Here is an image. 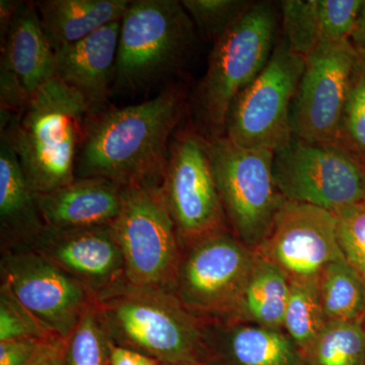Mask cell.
I'll return each instance as SVG.
<instances>
[{
	"label": "cell",
	"instance_id": "1",
	"mask_svg": "<svg viewBox=\"0 0 365 365\" xmlns=\"http://www.w3.org/2000/svg\"><path fill=\"white\" fill-rule=\"evenodd\" d=\"M184 93L170 86L140 104L88 118L76 178H102L123 187L160 185Z\"/></svg>",
	"mask_w": 365,
	"mask_h": 365
},
{
	"label": "cell",
	"instance_id": "2",
	"mask_svg": "<svg viewBox=\"0 0 365 365\" xmlns=\"http://www.w3.org/2000/svg\"><path fill=\"white\" fill-rule=\"evenodd\" d=\"M91 116L85 98L56 76L16 114L1 113V135L11 141L34 193H48L76 179Z\"/></svg>",
	"mask_w": 365,
	"mask_h": 365
},
{
	"label": "cell",
	"instance_id": "3",
	"mask_svg": "<svg viewBox=\"0 0 365 365\" xmlns=\"http://www.w3.org/2000/svg\"><path fill=\"white\" fill-rule=\"evenodd\" d=\"M95 302L113 343L162 365L206 364L204 326L170 290L122 279L96 294Z\"/></svg>",
	"mask_w": 365,
	"mask_h": 365
},
{
	"label": "cell",
	"instance_id": "4",
	"mask_svg": "<svg viewBox=\"0 0 365 365\" xmlns=\"http://www.w3.org/2000/svg\"><path fill=\"white\" fill-rule=\"evenodd\" d=\"M277 21L272 2H252L215 41L196 93L197 113L208 138L225 135L230 105L267 66L275 48Z\"/></svg>",
	"mask_w": 365,
	"mask_h": 365
},
{
	"label": "cell",
	"instance_id": "5",
	"mask_svg": "<svg viewBox=\"0 0 365 365\" xmlns=\"http://www.w3.org/2000/svg\"><path fill=\"white\" fill-rule=\"evenodd\" d=\"M181 1H130L121 20L114 90L136 93L182 66L195 39Z\"/></svg>",
	"mask_w": 365,
	"mask_h": 365
},
{
	"label": "cell",
	"instance_id": "6",
	"mask_svg": "<svg viewBox=\"0 0 365 365\" xmlns=\"http://www.w3.org/2000/svg\"><path fill=\"white\" fill-rule=\"evenodd\" d=\"M207 146L232 234L256 250L287 200L274 180V151L242 148L225 135L207 137Z\"/></svg>",
	"mask_w": 365,
	"mask_h": 365
},
{
	"label": "cell",
	"instance_id": "7",
	"mask_svg": "<svg viewBox=\"0 0 365 365\" xmlns=\"http://www.w3.org/2000/svg\"><path fill=\"white\" fill-rule=\"evenodd\" d=\"M124 258V279L172 292L180 239L160 185L125 187L121 212L111 225Z\"/></svg>",
	"mask_w": 365,
	"mask_h": 365
},
{
	"label": "cell",
	"instance_id": "8",
	"mask_svg": "<svg viewBox=\"0 0 365 365\" xmlns=\"http://www.w3.org/2000/svg\"><path fill=\"white\" fill-rule=\"evenodd\" d=\"M187 246L190 249L180 260L174 294L199 319L232 322L256 263V252L227 228Z\"/></svg>",
	"mask_w": 365,
	"mask_h": 365
},
{
	"label": "cell",
	"instance_id": "9",
	"mask_svg": "<svg viewBox=\"0 0 365 365\" xmlns=\"http://www.w3.org/2000/svg\"><path fill=\"white\" fill-rule=\"evenodd\" d=\"M304 66L306 58L281 40L265 68L230 105L225 136L252 150L275 151L287 143L294 136L292 103Z\"/></svg>",
	"mask_w": 365,
	"mask_h": 365
},
{
	"label": "cell",
	"instance_id": "10",
	"mask_svg": "<svg viewBox=\"0 0 365 365\" xmlns=\"http://www.w3.org/2000/svg\"><path fill=\"white\" fill-rule=\"evenodd\" d=\"M273 176L288 201L335 212L365 200V167L338 143L292 136L274 151Z\"/></svg>",
	"mask_w": 365,
	"mask_h": 365
},
{
	"label": "cell",
	"instance_id": "11",
	"mask_svg": "<svg viewBox=\"0 0 365 365\" xmlns=\"http://www.w3.org/2000/svg\"><path fill=\"white\" fill-rule=\"evenodd\" d=\"M1 261V287L48 333L66 339L95 294L26 245L9 247Z\"/></svg>",
	"mask_w": 365,
	"mask_h": 365
},
{
	"label": "cell",
	"instance_id": "12",
	"mask_svg": "<svg viewBox=\"0 0 365 365\" xmlns=\"http://www.w3.org/2000/svg\"><path fill=\"white\" fill-rule=\"evenodd\" d=\"M177 134L170 145L160 187L180 242L189 245L225 228L227 217L207 138L190 129Z\"/></svg>",
	"mask_w": 365,
	"mask_h": 365
},
{
	"label": "cell",
	"instance_id": "13",
	"mask_svg": "<svg viewBox=\"0 0 365 365\" xmlns=\"http://www.w3.org/2000/svg\"><path fill=\"white\" fill-rule=\"evenodd\" d=\"M356 57L357 49L351 40L322 42L307 57L292 103L294 136L309 143H338Z\"/></svg>",
	"mask_w": 365,
	"mask_h": 365
},
{
	"label": "cell",
	"instance_id": "14",
	"mask_svg": "<svg viewBox=\"0 0 365 365\" xmlns=\"http://www.w3.org/2000/svg\"><path fill=\"white\" fill-rule=\"evenodd\" d=\"M255 252L279 268L289 282L316 279L329 264L345 259L335 213L288 200Z\"/></svg>",
	"mask_w": 365,
	"mask_h": 365
},
{
	"label": "cell",
	"instance_id": "15",
	"mask_svg": "<svg viewBox=\"0 0 365 365\" xmlns=\"http://www.w3.org/2000/svg\"><path fill=\"white\" fill-rule=\"evenodd\" d=\"M26 246L95 295L119 282L124 276L123 254L111 225L83 230H58L45 225Z\"/></svg>",
	"mask_w": 365,
	"mask_h": 365
},
{
	"label": "cell",
	"instance_id": "16",
	"mask_svg": "<svg viewBox=\"0 0 365 365\" xmlns=\"http://www.w3.org/2000/svg\"><path fill=\"white\" fill-rule=\"evenodd\" d=\"M121 21L55 51V76L78 91L91 116L102 111L114 88Z\"/></svg>",
	"mask_w": 365,
	"mask_h": 365
},
{
	"label": "cell",
	"instance_id": "17",
	"mask_svg": "<svg viewBox=\"0 0 365 365\" xmlns=\"http://www.w3.org/2000/svg\"><path fill=\"white\" fill-rule=\"evenodd\" d=\"M123 187L102 178H76L44 194H36L46 227L58 230L107 227L123 204Z\"/></svg>",
	"mask_w": 365,
	"mask_h": 365
},
{
	"label": "cell",
	"instance_id": "18",
	"mask_svg": "<svg viewBox=\"0 0 365 365\" xmlns=\"http://www.w3.org/2000/svg\"><path fill=\"white\" fill-rule=\"evenodd\" d=\"M4 37L1 76L11 78L30 98L55 76V51L35 2H19Z\"/></svg>",
	"mask_w": 365,
	"mask_h": 365
},
{
	"label": "cell",
	"instance_id": "19",
	"mask_svg": "<svg viewBox=\"0 0 365 365\" xmlns=\"http://www.w3.org/2000/svg\"><path fill=\"white\" fill-rule=\"evenodd\" d=\"M0 225L2 241L9 247L29 244L45 227L36 194L11 141L4 135L0 143Z\"/></svg>",
	"mask_w": 365,
	"mask_h": 365
},
{
	"label": "cell",
	"instance_id": "20",
	"mask_svg": "<svg viewBox=\"0 0 365 365\" xmlns=\"http://www.w3.org/2000/svg\"><path fill=\"white\" fill-rule=\"evenodd\" d=\"M225 323L204 326V331L217 338L220 351L232 365H309L282 330L242 322Z\"/></svg>",
	"mask_w": 365,
	"mask_h": 365
},
{
	"label": "cell",
	"instance_id": "21",
	"mask_svg": "<svg viewBox=\"0 0 365 365\" xmlns=\"http://www.w3.org/2000/svg\"><path fill=\"white\" fill-rule=\"evenodd\" d=\"M129 4L128 0H43L35 6L43 30L56 51L121 21Z\"/></svg>",
	"mask_w": 365,
	"mask_h": 365
},
{
	"label": "cell",
	"instance_id": "22",
	"mask_svg": "<svg viewBox=\"0 0 365 365\" xmlns=\"http://www.w3.org/2000/svg\"><path fill=\"white\" fill-rule=\"evenodd\" d=\"M289 294L290 282L285 274L257 255L232 322H251L265 328L282 330Z\"/></svg>",
	"mask_w": 365,
	"mask_h": 365
},
{
	"label": "cell",
	"instance_id": "23",
	"mask_svg": "<svg viewBox=\"0 0 365 365\" xmlns=\"http://www.w3.org/2000/svg\"><path fill=\"white\" fill-rule=\"evenodd\" d=\"M319 287L327 323L365 319V282L345 259L322 271Z\"/></svg>",
	"mask_w": 365,
	"mask_h": 365
},
{
	"label": "cell",
	"instance_id": "24",
	"mask_svg": "<svg viewBox=\"0 0 365 365\" xmlns=\"http://www.w3.org/2000/svg\"><path fill=\"white\" fill-rule=\"evenodd\" d=\"M326 324L319 278L292 281L283 329L307 360Z\"/></svg>",
	"mask_w": 365,
	"mask_h": 365
},
{
	"label": "cell",
	"instance_id": "25",
	"mask_svg": "<svg viewBox=\"0 0 365 365\" xmlns=\"http://www.w3.org/2000/svg\"><path fill=\"white\" fill-rule=\"evenodd\" d=\"M307 361L309 365H364V319L328 322Z\"/></svg>",
	"mask_w": 365,
	"mask_h": 365
},
{
	"label": "cell",
	"instance_id": "26",
	"mask_svg": "<svg viewBox=\"0 0 365 365\" xmlns=\"http://www.w3.org/2000/svg\"><path fill=\"white\" fill-rule=\"evenodd\" d=\"M112 344L93 300L66 338L64 365H109Z\"/></svg>",
	"mask_w": 365,
	"mask_h": 365
},
{
	"label": "cell",
	"instance_id": "27",
	"mask_svg": "<svg viewBox=\"0 0 365 365\" xmlns=\"http://www.w3.org/2000/svg\"><path fill=\"white\" fill-rule=\"evenodd\" d=\"M337 143L365 167V52L362 50L357 49Z\"/></svg>",
	"mask_w": 365,
	"mask_h": 365
},
{
	"label": "cell",
	"instance_id": "28",
	"mask_svg": "<svg viewBox=\"0 0 365 365\" xmlns=\"http://www.w3.org/2000/svg\"><path fill=\"white\" fill-rule=\"evenodd\" d=\"M280 7L285 41L292 51L307 58L322 43L316 0H285Z\"/></svg>",
	"mask_w": 365,
	"mask_h": 365
},
{
	"label": "cell",
	"instance_id": "29",
	"mask_svg": "<svg viewBox=\"0 0 365 365\" xmlns=\"http://www.w3.org/2000/svg\"><path fill=\"white\" fill-rule=\"evenodd\" d=\"M181 2L194 26L204 37L213 42L220 39L252 4L242 0H184Z\"/></svg>",
	"mask_w": 365,
	"mask_h": 365
},
{
	"label": "cell",
	"instance_id": "30",
	"mask_svg": "<svg viewBox=\"0 0 365 365\" xmlns=\"http://www.w3.org/2000/svg\"><path fill=\"white\" fill-rule=\"evenodd\" d=\"M365 0H316L322 42L351 40Z\"/></svg>",
	"mask_w": 365,
	"mask_h": 365
},
{
	"label": "cell",
	"instance_id": "31",
	"mask_svg": "<svg viewBox=\"0 0 365 365\" xmlns=\"http://www.w3.org/2000/svg\"><path fill=\"white\" fill-rule=\"evenodd\" d=\"M338 242L346 262L365 282V200L335 211Z\"/></svg>",
	"mask_w": 365,
	"mask_h": 365
},
{
	"label": "cell",
	"instance_id": "32",
	"mask_svg": "<svg viewBox=\"0 0 365 365\" xmlns=\"http://www.w3.org/2000/svg\"><path fill=\"white\" fill-rule=\"evenodd\" d=\"M55 336L48 333L13 295L1 287L0 290V342L20 338L49 339ZM59 338V337H58Z\"/></svg>",
	"mask_w": 365,
	"mask_h": 365
},
{
	"label": "cell",
	"instance_id": "33",
	"mask_svg": "<svg viewBox=\"0 0 365 365\" xmlns=\"http://www.w3.org/2000/svg\"><path fill=\"white\" fill-rule=\"evenodd\" d=\"M56 338V337H54ZM20 338L0 342V365H28L48 340Z\"/></svg>",
	"mask_w": 365,
	"mask_h": 365
},
{
	"label": "cell",
	"instance_id": "34",
	"mask_svg": "<svg viewBox=\"0 0 365 365\" xmlns=\"http://www.w3.org/2000/svg\"><path fill=\"white\" fill-rule=\"evenodd\" d=\"M66 340L58 337L48 340L28 365H64Z\"/></svg>",
	"mask_w": 365,
	"mask_h": 365
},
{
	"label": "cell",
	"instance_id": "35",
	"mask_svg": "<svg viewBox=\"0 0 365 365\" xmlns=\"http://www.w3.org/2000/svg\"><path fill=\"white\" fill-rule=\"evenodd\" d=\"M110 365H158L155 359L143 354V353L122 347V346L111 345L110 350Z\"/></svg>",
	"mask_w": 365,
	"mask_h": 365
},
{
	"label": "cell",
	"instance_id": "36",
	"mask_svg": "<svg viewBox=\"0 0 365 365\" xmlns=\"http://www.w3.org/2000/svg\"><path fill=\"white\" fill-rule=\"evenodd\" d=\"M351 42L357 49L365 52V4L361 14H360L359 25L353 34Z\"/></svg>",
	"mask_w": 365,
	"mask_h": 365
},
{
	"label": "cell",
	"instance_id": "37",
	"mask_svg": "<svg viewBox=\"0 0 365 365\" xmlns=\"http://www.w3.org/2000/svg\"><path fill=\"white\" fill-rule=\"evenodd\" d=\"M199 365H208L207 364H199Z\"/></svg>",
	"mask_w": 365,
	"mask_h": 365
},
{
	"label": "cell",
	"instance_id": "38",
	"mask_svg": "<svg viewBox=\"0 0 365 365\" xmlns=\"http://www.w3.org/2000/svg\"><path fill=\"white\" fill-rule=\"evenodd\" d=\"M364 365H365V362H364Z\"/></svg>",
	"mask_w": 365,
	"mask_h": 365
},
{
	"label": "cell",
	"instance_id": "39",
	"mask_svg": "<svg viewBox=\"0 0 365 365\" xmlns=\"http://www.w3.org/2000/svg\"><path fill=\"white\" fill-rule=\"evenodd\" d=\"M110 365V364H109Z\"/></svg>",
	"mask_w": 365,
	"mask_h": 365
}]
</instances>
